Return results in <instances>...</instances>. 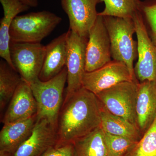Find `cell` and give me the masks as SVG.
<instances>
[{
  "mask_svg": "<svg viewBox=\"0 0 156 156\" xmlns=\"http://www.w3.org/2000/svg\"><path fill=\"white\" fill-rule=\"evenodd\" d=\"M101 107L96 95L83 87L73 93L62 107L56 145L73 143L101 126Z\"/></svg>",
  "mask_w": 156,
  "mask_h": 156,
  "instance_id": "6da1fadb",
  "label": "cell"
},
{
  "mask_svg": "<svg viewBox=\"0 0 156 156\" xmlns=\"http://www.w3.org/2000/svg\"><path fill=\"white\" fill-rule=\"evenodd\" d=\"M103 17L110 40L112 58L124 62L134 82L139 83L135 76L134 67L137 55V42L133 39L135 33L134 20L131 17Z\"/></svg>",
  "mask_w": 156,
  "mask_h": 156,
  "instance_id": "7a4b0ae2",
  "label": "cell"
},
{
  "mask_svg": "<svg viewBox=\"0 0 156 156\" xmlns=\"http://www.w3.org/2000/svg\"><path fill=\"white\" fill-rule=\"evenodd\" d=\"M66 66L57 75L49 80L38 79L30 84L36 101L37 120L45 119L57 131L58 117L63 104V94L67 82Z\"/></svg>",
  "mask_w": 156,
  "mask_h": 156,
  "instance_id": "3957f363",
  "label": "cell"
},
{
  "mask_svg": "<svg viewBox=\"0 0 156 156\" xmlns=\"http://www.w3.org/2000/svg\"><path fill=\"white\" fill-rule=\"evenodd\" d=\"M62 20L61 17L49 11L31 12L17 16L10 30L11 41L41 43Z\"/></svg>",
  "mask_w": 156,
  "mask_h": 156,
  "instance_id": "277c9868",
  "label": "cell"
},
{
  "mask_svg": "<svg viewBox=\"0 0 156 156\" xmlns=\"http://www.w3.org/2000/svg\"><path fill=\"white\" fill-rule=\"evenodd\" d=\"M138 84L134 81L122 82L96 95L109 112L126 119L137 128L136 108Z\"/></svg>",
  "mask_w": 156,
  "mask_h": 156,
  "instance_id": "5b68a950",
  "label": "cell"
},
{
  "mask_svg": "<svg viewBox=\"0 0 156 156\" xmlns=\"http://www.w3.org/2000/svg\"><path fill=\"white\" fill-rule=\"evenodd\" d=\"M46 53L41 43L10 42V53L15 69L30 84L39 79Z\"/></svg>",
  "mask_w": 156,
  "mask_h": 156,
  "instance_id": "8992f818",
  "label": "cell"
},
{
  "mask_svg": "<svg viewBox=\"0 0 156 156\" xmlns=\"http://www.w3.org/2000/svg\"><path fill=\"white\" fill-rule=\"evenodd\" d=\"M88 38L81 37L75 32L68 31L67 70L66 102L73 93L83 87V80L86 71V50Z\"/></svg>",
  "mask_w": 156,
  "mask_h": 156,
  "instance_id": "52a82bcc",
  "label": "cell"
},
{
  "mask_svg": "<svg viewBox=\"0 0 156 156\" xmlns=\"http://www.w3.org/2000/svg\"><path fill=\"white\" fill-rule=\"evenodd\" d=\"M137 38L138 60L134 67L139 83L156 82V46L151 39L140 11L132 17Z\"/></svg>",
  "mask_w": 156,
  "mask_h": 156,
  "instance_id": "ba28073f",
  "label": "cell"
},
{
  "mask_svg": "<svg viewBox=\"0 0 156 156\" xmlns=\"http://www.w3.org/2000/svg\"><path fill=\"white\" fill-rule=\"evenodd\" d=\"M111 43L103 16L98 15L90 29L86 50V72L98 69L112 61Z\"/></svg>",
  "mask_w": 156,
  "mask_h": 156,
  "instance_id": "9c48e42d",
  "label": "cell"
},
{
  "mask_svg": "<svg viewBox=\"0 0 156 156\" xmlns=\"http://www.w3.org/2000/svg\"><path fill=\"white\" fill-rule=\"evenodd\" d=\"M126 81L134 82L128 67L124 62L113 60L98 69L85 73L83 87L96 95Z\"/></svg>",
  "mask_w": 156,
  "mask_h": 156,
  "instance_id": "30bf717a",
  "label": "cell"
},
{
  "mask_svg": "<svg viewBox=\"0 0 156 156\" xmlns=\"http://www.w3.org/2000/svg\"><path fill=\"white\" fill-rule=\"evenodd\" d=\"M102 2V0H61L62 8L69 20V29L88 38L98 16L96 7Z\"/></svg>",
  "mask_w": 156,
  "mask_h": 156,
  "instance_id": "8fae6325",
  "label": "cell"
},
{
  "mask_svg": "<svg viewBox=\"0 0 156 156\" xmlns=\"http://www.w3.org/2000/svg\"><path fill=\"white\" fill-rule=\"evenodd\" d=\"M57 142L56 129L46 120H37L30 136L13 156H43Z\"/></svg>",
  "mask_w": 156,
  "mask_h": 156,
  "instance_id": "7c38bea8",
  "label": "cell"
},
{
  "mask_svg": "<svg viewBox=\"0 0 156 156\" xmlns=\"http://www.w3.org/2000/svg\"><path fill=\"white\" fill-rule=\"evenodd\" d=\"M37 112L36 101L30 84L22 79L9 102L2 122L5 125L27 119L37 116Z\"/></svg>",
  "mask_w": 156,
  "mask_h": 156,
  "instance_id": "4fadbf2b",
  "label": "cell"
},
{
  "mask_svg": "<svg viewBox=\"0 0 156 156\" xmlns=\"http://www.w3.org/2000/svg\"><path fill=\"white\" fill-rule=\"evenodd\" d=\"M37 120L35 116L4 125L0 132V156H13L30 136Z\"/></svg>",
  "mask_w": 156,
  "mask_h": 156,
  "instance_id": "5bb4252c",
  "label": "cell"
},
{
  "mask_svg": "<svg viewBox=\"0 0 156 156\" xmlns=\"http://www.w3.org/2000/svg\"><path fill=\"white\" fill-rule=\"evenodd\" d=\"M136 111L137 128L143 136L156 117V82L139 83Z\"/></svg>",
  "mask_w": 156,
  "mask_h": 156,
  "instance_id": "9a60e30c",
  "label": "cell"
},
{
  "mask_svg": "<svg viewBox=\"0 0 156 156\" xmlns=\"http://www.w3.org/2000/svg\"><path fill=\"white\" fill-rule=\"evenodd\" d=\"M68 31L62 34L46 45L44 63L39 78L49 80L57 75L66 65Z\"/></svg>",
  "mask_w": 156,
  "mask_h": 156,
  "instance_id": "2e32d148",
  "label": "cell"
},
{
  "mask_svg": "<svg viewBox=\"0 0 156 156\" xmlns=\"http://www.w3.org/2000/svg\"><path fill=\"white\" fill-rule=\"evenodd\" d=\"M0 2L4 10V17L0 21V56L15 69L10 56V28L17 15L30 8L20 0H0Z\"/></svg>",
  "mask_w": 156,
  "mask_h": 156,
  "instance_id": "e0dca14e",
  "label": "cell"
},
{
  "mask_svg": "<svg viewBox=\"0 0 156 156\" xmlns=\"http://www.w3.org/2000/svg\"><path fill=\"white\" fill-rule=\"evenodd\" d=\"M101 118V127L105 132L126 137L136 142L139 141L142 137V134L136 126L126 119L111 113L102 104Z\"/></svg>",
  "mask_w": 156,
  "mask_h": 156,
  "instance_id": "ac0fdd59",
  "label": "cell"
},
{
  "mask_svg": "<svg viewBox=\"0 0 156 156\" xmlns=\"http://www.w3.org/2000/svg\"><path fill=\"white\" fill-rule=\"evenodd\" d=\"M74 156H107L101 126L73 143Z\"/></svg>",
  "mask_w": 156,
  "mask_h": 156,
  "instance_id": "d6986e66",
  "label": "cell"
},
{
  "mask_svg": "<svg viewBox=\"0 0 156 156\" xmlns=\"http://www.w3.org/2000/svg\"><path fill=\"white\" fill-rule=\"evenodd\" d=\"M22 78L4 59L0 61V109L2 112L10 102Z\"/></svg>",
  "mask_w": 156,
  "mask_h": 156,
  "instance_id": "ffe728a7",
  "label": "cell"
},
{
  "mask_svg": "<svg viewBox=\"0 0 156 156\" xmlns=\"http://www.w3.org/2000/svg\"><path fill=\"white\" fill-rule=\"evenodd\" d=\"M141 2V0H102L105 7L98 15L132 18L139 11Z\"/></svg>",
  "mask_w": 156,
  "mask_h": 156,
  "instance_id": "44dd1931",
  "label": "cell"
},
{
  "mask_svg": "<svg viewBox=\"0 0 156 156\" xmlns=\"http://www.w3.org/2000/svg\"><path fill=\"white\" fill-rule=\"evenodd\" d=\"M124 156H156V117L140 140Z\"/></svg>",
  "mask_w": 156,
  "mask_h": 156,
  "instance_id": "7402d4cb",
  "label": "cell"
},
{
  "mask_svg": "<svg viewBox=\"0 0 156 156\" xmlns=\"http://www.w3.org/2000/svg\"><path fill=\"white\" fill-rule=\"evenodd\" d=\"M107 156H124L137 142L103 131Z\"/></svg>",
  "mask_w": 156,
  "mask_h": 156,
  "instance_id": "603a6c76",
  "label": "cell"
},
{
  "mask_svg": "<svg viewBox=\"0 0 156 156\" xmlns=\"http://www.w3.org/2000/svg\"><path fill=\"white\" fill-rule=\"evenodd\" d=\"M139 11L142 15L149 35L156 46V0L142 1Z\"/></svg>",
  "mask_w": 156,
  "mask_h": 156,
  "instance_id": "cb8c5ba5",
  "label": "cell"
},
{
  "mask_svg": "<svg viewBox=\"0 0 156 156\" xmlns=\"http://www.w3.org/2000/svg\"><path fill=\"white\" fill-rule=\"evenodd\" d=\"M43 156H74L73 144L55 145L48 150Z\"/></svg>",
  "mask_w": 156,
  "mask_h": 156,
  "instance_id": "d4e9b609",
  "label": "cell"
},
{
  "mask_svg": "<svg viewBox=\"0 0 156 156\" xmlns=\"http://www.w3.org/2000/svg\"><path fill=\"white\" fill-rule=\"evenodd\" d=\"M23 4H25L26 5L28 6L30 8V7H37L38 5V0H20Z\"/></svg>",
  "mask_w": 156,
  "mask_h": 156,
  "instance_id": "484cf974",
  "label": "cell"
}]
</instances>
